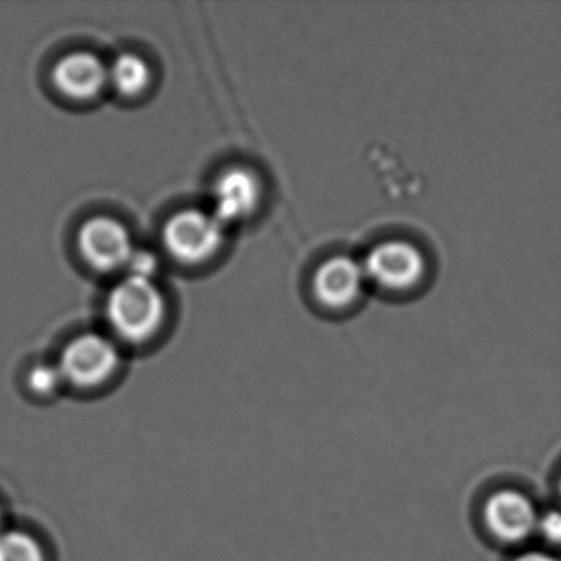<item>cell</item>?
Instances as JSON below:
<instances>
[{
    "instance_id": "cell-1",
    "label": "cell",
    "mask_w": 561,
    "mask_h": 561,
    "mask_svg": "<svg viewBox=\"0 0 561 561\" xmlns=\"http://www.w3.org/2000/svg\"><path fill=\"white\" fill-rule=\"evenodd\" d=\"M106 310L111 327L121 337L144 343L162 327L167 305L152 280L127 277L111 291Z\"/></svg>"
},
{
    "instance_id": "cell-2",
    "label": "cell",
    "mask_w": 561,
    "mask_h": 561,
    "mask_svg": "<svg viewBox=\"0 0 561 561\" xmlns=\"http://www.w3.org/2000/svg\"><path fill=\"white\" fill-rule=\"evenodd\" d=\"M363 267L367 282L387 294H410L428 274V261L422 249L403 239H389L374 245Z\"/></svg>"
},
{
    "instance_id": "cell-3",
    "label": "cell",
    "mask_w": 561,
    "mask_h": 561,
    "mask_svg": "<svg viewBox=\"0 0 561 561\" xmlns=\"http://www.w3.org/2000/svg\"><path fill=\"white\" fill-rule=\"evenodd\" d=\"M225 228L213 213L186 209L167 222L163 244L176 261L188 265L203 264L221 251Z\"/></svg>"
},
{
    "instance_id": "cell-4",
    "label": "cell",
    "mask_w": 561,
    "mask_h": 561,
    "mask_svg": "<svg viewBox=\"0 0 561 561\" xmlns=\"http://www.w3.org/2000/svg\"><path fill=\"white\" fill-rule=\"evenodd\" d=\"M367 284L363 262L350 255H333L318 265L310 288L314 301L323 310L341 313L363 300Z\"/></svg>"
},
{
    "instance_id": "cell-5",
    "label": "cell",
    "mask_w": 561,
    "mask_h": 561,
    "mask_svg": "<svg viewBox=\"0 0 561 561\" xmlns=\"http://www.w3.org/2000/svg\"><path fill=\"white\" fill-rule=\"evenodd\" d=\"M119 363V351L113 341L101 334H81L65 347L58 367L65 382L90 389L106 382Z\"/></svg>"
},
{
    "instance_id": "cell-6",
    "label": "cell",
    "mask_w": 561,
    "mask_h": 561,
    "mask_svg": "<svg viewBox=\"0 0 561 561\" xmlns=\"http://www.w3.org/2000/svg\"><path fill=\"white\" fill-rule=\"evenodd\" d=\"M262 202L264 183L248 167L226 170L213 186V215L225 226L252 218L261 209Z\"/></svg>"
},
{
    "instance_id": "cell-7",
    "label": "cell",
    "mask_w": 561,
    "mask_h": 561,
    "mask_svg": "<svg viewBox=\"0 0 561 561\" xmlns=\"http://www.w3.org/2000/svg\"><path fill=\"white\" fill-rule=\"evenodd\" d=\"M81 255L88 264L101 272L126 268L133 257L129 231L116 219L94 218L80 229L78 236Z\"/></svg>"
},
{
    "instance_id": "cell-8",
    "label": "cell",
    "mask_w": 561,
    "mask_h": 561,
    "mask_svg": "<svg viewBox=\"0 0 561 561\" xmlns=\"http://www.w3.org/2000/svg\"><path fill=\"white\" fill-rule=\"evenodd\" d=\"M538 517L530 499L512 489L494 492L485 502L484 518L489 530L507 543L530 537L537 530Z\"/></svg>"
},
{
    "instance_id": "cell-9",
    "label": "cell",
    "mask_w": 561,
    "mask_h": 561,
    "mask_svg": "<svg viewBox=\"0 0 561 561\" xmlns=\"http://www.w3.org/2000/svg\"><path fill=\"white\" fill-rule=\"evenodd\" d=\"M107 81L110 70L106 65L88 51L67 55L54 68L55 87L71 100H93Z\"/></svg>"
},
{
    "instance_id": "cell-10",
    "label": "cell",
    "mask_w": 561,
    "mask_h": 561,
    "mask_svg": "<svg viewBox=\"0 0 561 561\" xmlns=\"http://www.w3.org/2000/svg\"><path fill=\"white\" fill-rule=\"evenodd\" d=\"M110 81L124 96H136V94L142 93L149 84V65L137 55H121L111 65Z\"/></svg>"
},
{
    "instance_id": "cell-11",
    "label": "cell",
    "mask_w": 561,
    "mask_h": 561,
    "mask_svg": "<svg viewBox=\"0 0 561 561\" xmlns=\"http://www.w3.org/2000/svg\"><path fill=\"white\" fill-rule=\"evenodd\" d=\"M0 561H45L41 543L27 531H0Z\"/></svg>"
},
{
    "instance_id": "cell-12",
    "label": "cell",
    "mask_w": 561,
    "mask_h": 561,
    "mask_svg": "<svg viewBox=\"0 0 561 561\" xmlns=\"http://www.w3.org/2000/svg\"><path fill=\"white\" fill-rule=\"evenodd\" d=\"M64 382V374H61L58 364L57 366L41 364L28 374V386L38 396H50V393L57 392L58 387Z\"/></svg>"
},
{
    "instance_id": "cell-13",
    "label": "cell",
    "mask_w": 561,
    "mask_h": 561,
    "mask_svg": "<svg viewBox=\"0 0 561 561\" xmlns=\"http://www.w3.org/2000/svg\"><path fill=\"white\" fill-rule=\"evenodd\" d=\"M129 277L142 278V280H152L159 271V261L156 255L149 251H134L129 264H127Z\"/></svg>"
},
{
    "instance_id": "cell-14",
    "label": "cell",
    "mask_w": 561,
    "mask_h": 561,
    "mask_svg": "<svg viewBox=\"0 0 561 561\" xmlns=\"http://www.w3.org/2000/svg\"><path fill=\"white\" fill-rule=\"evenodd\" d=\"M537 530L550 543L561 545V511H548L538 517Z\"/></svg>"
},
{
    "instance_id": "cell-15",
    "label": "cell",
    "mask_w": 561,
    "mask_h": 561,
    "mask_svg": "<svg viewBox=\"0 0 561 561\" xmlns=\"http://www.w3.org/2000/svg\"><path fill=\"white\" fill-rule=\"evenodd\" d=\"M514 561H558L551 554L543 553V551H528V553L520 554Z\"/></svg>"
},
{
    "instance_id": "cell-16",
    "label": "cell",
    "mask_w": 561,
    "mask_h": 561,
    "mask_svg": "<svg viewBox=\"0 0 561 561\" xmlns=\"http://www.w3.org/2000/svg\"><path fill=\"white\" fill-rule=\"evenodd\" d=\"M0 522H2V512H0Z\"/></svg>"
},
{
    "instance_id": "cell-17",
    "label": "cell",
    "mask_w": 561,
    "mask_h": 561,
    "mask_svg": "<svg viewBox=\"0 0 561 561\" xmlns=\"http://www.w3.org/2000/svg\"><path fill=\"white\" fill-rule=\"evenodd\" d=\"M560 491H561V481H560Z\"/></svg>"
}]
</instances>
